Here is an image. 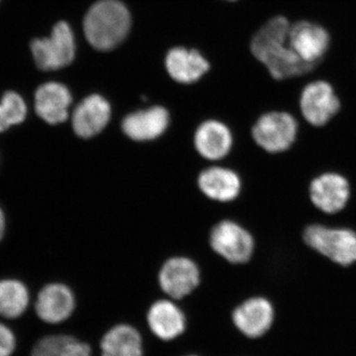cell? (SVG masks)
Listing matches in <instances>:
<instances>
[{
	"instance_id": "6da1fadb",
	"label": "cell",
	"mask_w": 356,
	"mask_h": 356,
	"mask_svg": "<svg viewBox=\"0 0 356 356\" xmlns=\"http://www.w3.org/2000/svg\"><path fill=\"white\" fill-rule=\"evenodd\" d=\"M291 21L276 15L267 20L250 42L254 57L275 81H287L311 74L318 67L303 62L288 43Z\"/></svg>"
},
{
	"instance_id": "7a4b0ae2",
	"label": "cell",
	"mask_w": 356,
	"mask_h": 356,
	"mask_svg": "<svg viewBox=\"0 0 356 356\" xmlns=\"http://www.w3.org/2000/svg\"><path fill=\"white\" fill-rule=\"evenodd\" d=\"M131 15L119 0H99L90 7L83 21L89 44L99 51L116 48L127 36Z\"/></svg>"
},
{
	"instance_id": "3957f363",
	"label": "cell",
	"mask_w": 356,
	"mask_h": 356,
	"mask_svg": "<svg viewBox=\"0 0 356 356\" xmlns=\"http://www.w3.org/2000/svg\"><path fill=\"white\" fill-rule=\"evenodd\" d=\"M303 240L317 254L339 266L356 262V232L353 229L313 224L304 231Z\"/></svg>"
},
{
	"instance_id": "277c9868",
	"label": "cell",
	"mask_w": 356,
	"mask_h": 356,
	"mask_svg": "<svg viewBox=\"0 0 356 356\" xmlns=\"http://www.w3.org/2000/svg\"><path fill=\"white\" fill-rule=\"evenodd\" d=\"M252 135L255 144L266 153H284L296 142L298 123L288 112H267L255 122Z\"/></svg>"
},
{
	"instance_id": "5b68a950",
	"label": "cell",
	"mask_w": 356,
	"mask_h": 356,
	"mask_svg": "<svg viewBox=\"0 0 356 356\" xmlns=\"http://www.w3.org/2000/svg\"><path fill=\"white\" fill-rule=\"evenodd\" d=\"M31 51L37 67L44 72L72 64L76 56V41L70 25L64 21L57 23L50 37L32 42Z\"/></svg>"
},
{
	"instance_id": "8992f818",
	"label": "cell",
	"mask_w": 356,
	"mask_h": 356,
	"mask_svg": "<svg viewBox=\"0 0 356 356\" xmlns=\"http://www.w3.org/2000/svg\"><path fill=\"white\" fill-rule=\"evenodd\" d=\"M288 43L303 62L318 67L331 50L332 37L322 23L299 19L291 22Z\"/></svg>"
},
{
	"instance_id": "52a82bcc",
	"label": "cell",
	"mask_w": 356,
	"mask_h": 356,
	"mask_svg": "<svg viewBox=\"0 0 356 356\" xmlns=\"http://www.w3.org/2000/svg\"><path fill=\"white\" fill-rule=\"evenodd\" d=\"M299 108L307 123L313 127H324L341 111V98L330 81L315 79L302 89Z\"/></svg>"
},
{
	"instance_id": "ba28073f",
	"label": "cell",
	"mask_w": 356,
	"mask_h": 356,
	"mask_svg": "<svg viewBox=\"0 0 356 356\" xmlns=\"http://www.w3.org/2000/svg\"><path fill=\"white\" fill-rule=\"evenodd\" d=\"M212 250L229 264H243L252 259L254 241L250 232L234 221L215 225L210 234Z\"/></svg>"
},
{
	"instance_id": "9c48e42d",
	"label": "cell",
	"mask_w": 356,
	"mask_h": 356,
	"mask_svg": "<svg viewBox=\"0 0 356 356\" xmlns=\"http://www.w3.org/2000/svg\"><path fill=\"white\" fill-rule=\"evenodd\" d=\"M350 191L348 180L337 172L322 173L309 185L312 204L327 215L337 214L348 206Z\"/></svg>"
},
{
	"instance_id": "30bf717a",
	"label": "cell",
	"mask_w": 356,
	"mask_h": 356,
	"mask_svg": "<svg viewBox=\"0 0 356 356\" xmlns=\"http://www.w3.org/2000/svg\"><path fill=\"white\" fill-rule=\"evenodd\" d=\"M159 283L170 298L182 299L197 288L200 270L197 264L188 257H172L161 266Z\"/></svg>"
},
{
	"instance_id": "8fae6325",
	"label": "cell",
	"mask_w": 356,
	"mask_h": 356,
	"mask_svg": "<svg viewBox=\"0 0 356 356\" xmlns=\"http://www.w3.org/2000/svg\"><path fill=\"white\" fill-rule=\"evenodd\" d=\"M110 119L109 102L102 95H89L72 112V130L81 139H91L107 127Z\"/></svg>"
},
{
	"instance_id": "7c38bea8",
	"label": "cell",
	"mask_w": 356,
	"mask_h": 356,
	"mask_svg": "<svg viewBox=\"0 0 356 356\" xmlns=\"http://www.w3.org/2000/svg\"><path fill=\"white\" fill-rule=\"evenodd\" d=\"M170 121L168 110L161 106H153L127 115L122 122V130L129 139L149 142L163 135Z\"/></svg>"
},
{
	"instance_id": "4fadbf2b",
	"label": "cell",
	"mask_w": 356,
	"mask_h": 356,
	"mask_svg": "<svg viewBox=\"0 0 356 356\" xmlns=\"http://www.w3.org/2000/svg\"><path fill=\"white\" fill-rule=\"evenodd\" d=\"M273 307L262 297L248 299L233 312V323L245 337L257 339L264 336L273 325Z\"/></svg>"
},
{
	"instance_id": "5bb4252c",
	"label": "cell",
	"mask_w": 356,
	"mask_h": 356,
	"mask_svg": "<svg viewBox=\"0 0 356 356\" xmlns=\"http://www.w3.org/2000/svg\"><path fill=\"white\" fill-rule=\"evenodd\" d=\"M72 93L60 83L42 84L35 93V110L42 120L50 125L64 123L70 116Z\"/></svg>"
},
{
	"instance_id": "9a60e30c",
	"label": "cell",
	"mask_w": 356,
	"mask_h": 356,
	"mask_svg": "<svg viewBox=\"0 0 356 356\" xmlns=\"http://www.w3.org/2000/svg\"><path fill=\"white\" fill-rule=\"evenodd\" d=\"M76 307L74 293L67 285L54 283L44 286L36 302L37 315L49 324H58L72 316Z\"/></svg>"
},
{
	"instance_id": "2e32d148",
	"label": "cell",
	"mask_w": 356,
	"mask_h": 356,
	"mask_svg": "<svg viewBox=\"0 0 356 356\" xmlns=\"http://www.w3.org/2000/svg\"><path fill=\"white\" fill-rule=\"evenodd\" d=\"M233 143L228 126L217 120L203 122L194 134L196 151L208 161H220L228 156Z\"/></svg>"
},
{
	"instance_id": "e0dca14e",
	"label": "cell",
	"mask_w": 356,
	"mask_h": 356,
	"mask_svg": "<svg viewBox=\"0 0 356 356\" xmlns=\"http://www.w3.org/2000/svg\"><path fill=\"white\" fill-rule=\"evenodd\" d=\"M198 187L211 200L231 202L240 195L242 180L238 173L229 168L211 166L199 175Z\"/></svg>"
},
{
	"instance_id": "ac0fdd59",
	"label": "cell",
	"mask_w": 356,
	"mask_h": 356,
	"mask_svg": "<svg viewBox=\"0 0 356 356\" xmlns=\"http://www.w3.org/2000/svg\"><path fill=\"white\" fill-rule=\"evenodd\" d=\"M147 325L152 332L161 341H173L181 336L186 327L184 312L170 300H159L149 308Z\"/></svg>"
},
{
	"instance_id": "d6986e66",
	"label": "cell",
	"mask_w": 356,
	"mask_h": 356,
	"mask_svg": "<svg viewBox=\"0 0 356 356\" xmlns=\"http://www.w3.org/2000/svg\"><path fill=\"white\" fill-rule=\"evenodd\" d=\"M165 67L172 79L180 83H193L209 70V64L195 50L175 48L166 56Z\"/></svg>"
},
{
	"instance_id": "ffe728a7",
	"label": "cell",
	"mask_w": 356,
	"mask_h": 356,
	"mask_svg": "<svg viewBox=\"0 0 356 356\" xmlns=\"http://www.w3.org/2000/svg\"><path fill=\"white\" fill-rule=\"evenodd\" d=\"M102 356H143V339L140 332L130 325H115L100 343Z\"/></svg>"
},
{
	"instance_id": "44dd1931",
	"label": "cell",
	"mask_w": 356,
	"mask_h": 356,
	"mask_svg": "<svg viewBox=\"0 0 356 356\" xmlns=\"http://www.w3.org/2000/svg\"><path fill=\"white\" fill-rule=\"evenodd\" d=\"M29 303V292L22 282L14 280L0 281V316L20 317Z\"/></svg>"
},
{
	"instance_id": "7402d4cb",
	"label": "cell",
	"mask_w": 356,
	"mask_h": 356,
	"mask_svg": "<svg viewBox=\"0 0 356 356\" xmlns=\"http://www.w3.org/2000/svg\"><path fill=\"white\" fill-rule=\"evenodd\" d=\"M0 106L11 127L19 125L25 121L27 116V106L24 99L18 93L7 91L2 96Z\"/></svg>"
},
{
	"instance_id": "603a6c76",
	"label": "cell",
	"mask_w": 356,
	"mask_h": 356,
	"mask_svg": "<svg viewBox=\"0 0 356 356\" xmlns=\"http://www.w3.org/2000/svg\"><path fill=\"white\" fill-rule=\"evenodd\" d=\"M74 337L67 334L49 336L40 339L33 348L32 356H60Z\"/></svg>"
},
{
	"instance_id": "cb8c5ba5",
	"label": "cell",
	"mask_w": 356,
	"mask_h": 356,
	"mask_svg": "<svg viewBox=\"0 0 356 356\" xmlns=\"http://www.w3.org/2000/svg\"><path fill=\"white\" fill-rule=\"evenodd\" d=\"M15 350V337L13 332L0 324V356H10Z\"/></svg>"
},
{
	"instance_id": "d4e9b609",
	"label": "cell",
	"mask_w": 356,
	"mask_h": 356,
	"mask_svg": "<svg viewBox=\"0 0 356 356\" xmlns=\"http://www.w3.org/2000/svg\"><path fill=\"white\" fill-rule=\"evenodd\" d=\"M60 356H91V348L88 343L74 339L67 344Z\"/></svg>"
},
{
	"instance_id": "484cf974",
	"label": "cell",
	"mask_w": 356,
	"mask_h": 356,
	"mask_svg": "<svg viewBox=\"0 0 356 356\" xmlns=\"http://www.w3.org/2000/svg\"><path fill=\"white\" fill-rule=\"evenodd\" d=\"M10 127V124L7 121L6 115L3 114L1 106H0V133L6 132V131L8 130Z\"/></svg>"
},
{
	"instance_id": "4316f807",
	"label": "cell",
	"mask_w": 356,
	"mask_h": 356,
	"mask_svg": "<svg viewBox=\"0 0 356 356\" xmlns=\"http://www.w3.org/2000/svg\"><path fill=\"white\" fill-rule=\"evenodd\" d=\"M6 232V216H4L3 211L0 208V240L4 235Z\"/></svg>"
},
{
	"instance_id": "83f0119b",
	"label": "cell",
	"mask_w": 356,
	"mask_h": 356,
	"mask_svg": "<svg viewBox=\"0 0 356 356\" xmlns=\"http://www.w3.org/2000/svg\"><path fill=\"white\" fill-rule=\"evenodd\" d=\"M187 356H197V355H187Z\"/></svg>"
}]
</instances>
